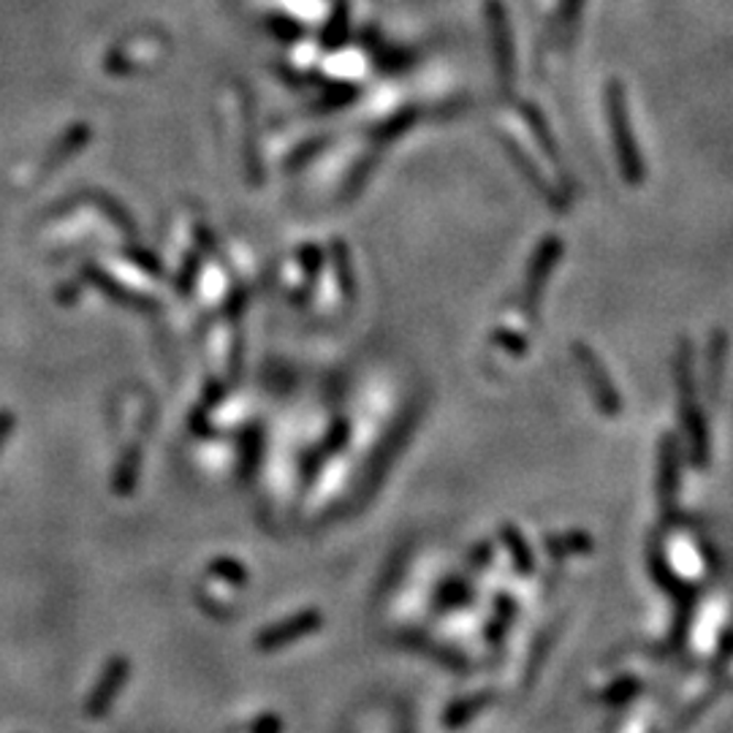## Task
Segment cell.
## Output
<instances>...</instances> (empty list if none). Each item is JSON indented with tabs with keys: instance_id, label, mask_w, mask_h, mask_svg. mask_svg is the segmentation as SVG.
<instances>
[{
	"instance_id": "7a4b0ae2",
	"label": "cell",
	"mask_w": 733,
	"mask_h": 733,
	"mask_svg": "<svg viewBox=\"0 0 733 733\" xmlns=\"http://www.w3.org/2000/svg\"><path fill=\"white\" fill-rule=\"evenodd\" d=\"M120 671H123L120 666L111 668L109 677H106V682H100V688L96 690V693H93L87 712H91V714L106 712V707H109V701H111V693H115V688H117V677H120Z\"/></svg>"
},
{
	"instance_id": "6da1fadb",
	"label": "cell",
	"mask_w": 733,
	"mask_h": 733,
	"mask_svg": "<svg viewBox=\"0 0 733 733\" xmlns=\"http://www.w3.org/2000/svg\"><path fill=\"white\" fill-rule=\"evenodd\" d=\"M608 109H612L614 139H617V152H619V161H623V171L628 174L630 182H638L641 180V163H638L634 134H630V126H628V106H625L619 85H612V93H608Z\"/></svg>"
},
{
	"instance_id": "3957f363",
	"label": "cell",
	"mask_w": 733,
	"mask_h": 733,
	"mask_svg": "<svg viewBox=\"0 0 733 733\" xmlns=\"http://www.w3.org/2000/svg\"><path fill=\"white\" fill-rule=\"evenodd\" d=\"M9 429H11L9 418L0 416V448H3V440H6V435H9Z\"/></svg>"
}]
</instances>
